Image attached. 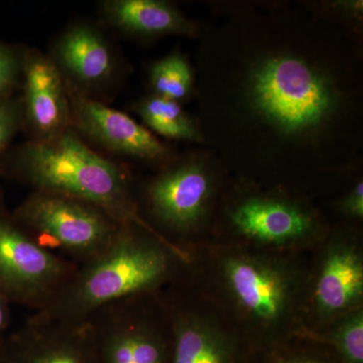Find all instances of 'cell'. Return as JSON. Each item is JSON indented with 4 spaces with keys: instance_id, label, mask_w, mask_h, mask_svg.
<instances>
[{
    "instance_id": "1",
    "label": "cell",
    "mask_w": 363,
    "mask_h": 363,
    "mask_svg": "<svg viewBox=\"0 0 363 363\" xmlns=\"http://www.w3.org/2000/svg\"><path fill=\"white\" fill-rule=\"evenodd\" d=\"M177 252L161 235L121 224L107 247L79 264L70 281L40 311L62 321H88L105 306L161 285L171 274Z\"/></svg>"
},
{
    "instance_id": "2",
    "label": "cell",
    "mask_w": 363,
    "mask_h": 363,
    "mask_svg": "<svg viewBox=\"0 0 363 363\" xmlns=\"http://www.w3.org/2000/svg\"><path fill=\"white\" fill-rule=\"evenodd\" d=\"M16 174L35 190L57 193L94 205L119 224L156 233L140 216L125 175L116 164L91 150L71 130L21 147Z\"/></svg>"
},
{
    "instance_id": "3",
    "label": "cell",
    "mask_w": 363,
    "mask_h": 363,
    "mask_svg": "<svg viewBox=\"0 0 363 363\" xmlns=\"http://www.w3.org/2000/svg\"><path fill=\"white\" fill-rule=\"evenodd\" d=\"M250 109L272 130L292 138L319 133L333 121L342 96L325 69L290 52H276L250 67Z\"/></svg>"
},
{
    "instance_id": "4",
    "label": "cell",
    "mask_w": 363,
    "mask_h": 363,
    "mask_svg": "<svg viewBox=\"0 0 363 363\" xmlns=\"http://www.w3.org/2000/svg\"><path fill=\"white\" fill-rule=\"evenodd\" d=\"M11 219L40 247L59 248L78 266L106 247L121 225L90 203L38 190L16 208Z\"/></svg>"
},
{
    "instance_id": "5",
    "label": "cell",
    "mask_w": 363,
    "mask_h": 363,
    "mask_svg": "<svg viewBox=\"0 0 363 363\" xmlns=\"http://www.w3.org/2000/svg\"><path fill=\"white\" fill-rule=\"evenodd\" d=\"M77 267L40 247L13 219L0 214V292L11 304L44 309Z\"/></svg>"
},
{
    "instance_id": "6",
    "label": "cell",
    "mask_w": 363,
    "mask_h": 363,
    "mask_svg": "<svg viewBox=\"0 0 363 363\" xmlns=\"http://www.w3.org/2000/svg\"><path fill=\"white\" fill-rule=\"evenodd\" d=\"M0 363H102L89 321H62L35 311L0 346Z\"/></svg>"
},
{
    "instance_id": "7",
    "label": "cell",
    "mask_w": 363,
    "mask_h": 363,
    "mask_svg": "<svg viewBox=\"0 0 363 363\" xmlns=\"http://www.w3.org/2000/svg\"><path fill=\"white\" fill-rule=\"evenodd\" d=\"M135 298L117 301L88 319L102 363H169L171 348L135 308Z\"/></svg>"
},
{
    "instance_id": "8",
    "label": "cell",
    "mask_w": 363,
    "mask_h": 363,
    "mask_svg": "<svg viewBox=\"0 0 363 363\" xmlns=\"http://www.w3.org/2000/svg\"><path fill=\"white\" fill-rule=\"evenodd\" d=\"M213 191L206 162L191 157L157 177L147 190L150 211L164 226L186 233L198 225Z\"/></svg>"
},
{
    "instance_id": "9",
    "label": "cell",
    "mask_w": 363,
    "mask_h": 363,
    "mask_svg": "<svg viewBox=\"0 0 363 363\" xmlns=\"http://www.w3.org/2000/svg\"><path fill=\"white\" fill-rule=\"evenodd\" d=\"M69 104L72 123L98 145L145 162H164L171 156L169 147L152 131L123 112L78 92L72 93Z\"/></svg>"
},
{
    "instance_id": "10",
    "label": "cell",
    "mask_w": 363,
    "mask_h": 363,
    "mask_svg": "<svg viewBox=\"0 0 363 363\" xmlns=\"http://www.w3.org/2000/svg\"><path fill=\"white\" fill-rule=\"evenodd\" d=\"M224 274L233 298L250 316L274 323L285 314L291 285L276 266L252 257H233L225 262Z\"/></svg>"
},
{
    "instance_id": "11",
    "label": "cell",
    "mask_w": 363,
    "mask_h": 363,
    "mask_svg": "<svg viewBox=\"0 0 363 363\" xmlns=\"http://www.w3.org/2000/svg\"><path fill=\"white\" fill-rule=\"evenodd\" d=\"M25 112L38 140L61 135L71 123L63 75L52 60L32 52L23 59Z\"/></svg>"
},
{
    "instance_id": "12",
    "label": "cell",
    "mask_w": 363,
    "mask_h": 363,
    "mask_svg": "<svg viewBox=\"0 0 363 363\" xmlns=\"http://www.w3.org/2000/svg\"><path fill=\"white\" fill-rule=\"evenodd\" d=\"M234 228L262 242H289L304 238L312 228V218L294 203L271 197H250L230 213Z\"/></svg>"
},
{
    "instance_id": "13",
    "label": "cell",
    "mask_w": 363,
    "mask_h": 363,
    "mask_svg": "<svg viewBox=\"0 0 363 363\" xmlns=\"http://www.w3.org/2000/svg\"><path fill=\"white\" fill-rule=\"evenodd\" d=\"M101 7L111 25L135 37H196L199 33L197 23L162 0H106Z\"/></svg>"
},
{
    "instance_id": "14",
    "label": "cell",
    "mask_w": 363,
    "mask_h": 363,
    "mask_svg": "<svg viewBox=\"0 0 363 363\" xmlns=\"http://www.w3.org/2000/svg\"><path fill=\"white\" fill-rule=\"evenodd\" d=\"M56 58L60 71L87 86L106 82L116 70L111 47L91 26H76L67 30L57 45Z\"/></svg>"
},
{
    "instance_id": "15",
    "label": "cell",
    "mask_w": 363,
    "mask_h": 363,
    "mask_svg": "<svg viewBox=\"0 0 363 363\" xmlns=\"http://www.w3.org/2000/svg\"><path fill=\"white\" fill-rule=\"evenodd\" d=\"M363 264L350 248H338L325 259L315 290L320 309L338 313L362 297Z\"/></svg>"
},
{
    "instance_id": "16",
    "label": "cell",
    "mask_w": 363,
    "mask_h": 363,
    "mask_svg": "<svg viewBox=\"0 0 363 363\" xmlns=\"http://www.w3.org/2000/svg\"><path fill=\"white\" fill-rule=\"evenodd\" d=\"M226 338L204 320L178 313L172 321L169 363H233Z\"/></svg>"
},
{
    "instance_id": "17",
    "label": "cell",
    "mask_w": 363,
    "mask_h": 363,
    "mask_svg": "<svg viewBox=\"0 0 363 363\" xmlns=\"http://www.w3.org/2000/svg\"><path fill=\"white\" fill-rule=\"evenodd\" d=\"M135 111L152 133L169 140L195 143L204 140L199 125L179 102L152 94L143 98Z\"/></svg>"
},
{
    "instance_id": "18",
    "label": "cell",
    "mask_w": 363,
    "mask_h": 363,
    "mask_svg": "<svg viewBox=\"0 0 363 363\" xmlns=\"http://www.w3.org/2000/svg\"><path fill=\"white\" fill-rule=\"evenodd\" d=\"M149 77L152 95L179 104L190 97L194 87L192 67L181 52L157 60L150 67Z\"/></svg>"
},
{
    "instance_id": "19",
    "label": "cell",
    "mask_w": 363,
    "mask_h": 363,
    "mask_svg": "<svg viewBox=\"0 0 363 363\" xmlns=\"http://www.w3.org/2000/svg\"><path fill=\"white\" fill-rule=\"evenodd\" d=\"M334 342L346 363H363V315L357 312L344 320L334 334Z\"/></svg>"
},
{
    "instance_id": "20",
    "label": "cell",
    "mask_w": 363,
    "mask_h": 363,
    "mask_svg": "<svg viewBox=\"0 0 363 363\" xmlns=\"http://www.w3.org/2000/svg\"><path fill=\"white\" fill-rule=\"evenodd\" d=\"M23 72V59L9 45L0 44V98L11 92Z\"/></svg>"
},
{
    "instance_id": "21",
    "label": "cell",
    "mask_w": 363,
    "mask_h": 363,
    "mask_svg": "<svg viewBox=\"0 0 363 363\" xmlns=\"http://www.w3.org/2000/svg\"><path fill=\"white\" fill-rule=\"evenodd\" d=\"M21 106L9 97L0 98V156L20 128Z\"/></svg>"
},
{
    "instance_id": "22",
    "label": "cell",
    "mask_w": 363,
    "mask_h": 363,
    "mask_svg": "<svg viewBox=\"0 0 363 363\" xmlns=\"http://www.w3.org/2000/svg\"><path fill=\"white\" fill-rule=\"evenodd\" d=\"M341 209L343 213L352 218H362L363 217V183L357 182L354 187L351 189L348 194L343 198L341 202Z\"/></svg>"
},
{
    "instance_id": "23",
    "label": "cell",
    "mask_w": 363,
    "mask_h": 363,
    "mask_svg": "<svg viewBox=\"0 0 363 363\" xmlns=\"http://www.w3.org/2000/svg\"><path fill=\"white\" fill-rule=\"evenodd\" d=\"M11 322V302L0 292V343L6 338V332Z\"/></svg>"
},
{
    "instance_id": "24",
    "label": "cell",
    "mask_w": 363,
    "mask_h": 363,
    "mask_svg": "<svg viewBox=\"0 0 363 363\" xmlns=\"http://www.w3.org/2000/svg\"><path fill=\"white\" fill-rule=\"evenodd\" d=\"M281 363H324L314 358H296V359L288 360Z\"/></svg>"
},
{
    "instance_id": "25",
    "label": "cell",
    "mask_w": 363,
    "mask_h": 363,
    "mask_svg": "<svg viewBox=\"0 0 363 363\" xmlns=\"http://www.w3.org/2000/svg\"><path fill=\"white\" fill-rule=\"evenodd\" d=\"M2 343V342H1ZM1 343H0V346H1Z\"/></svg>"
}]
</instances>
